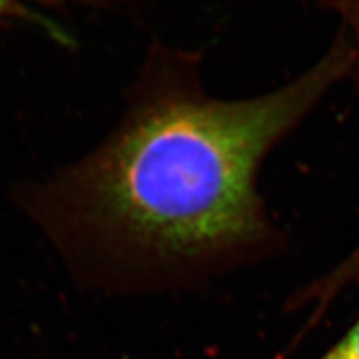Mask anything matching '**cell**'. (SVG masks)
Listing matches in <instances>:
<instances>
[{"instance_id":"cell-1","label":"cell","mask_w":359,"mask_h":359,"mask_svg":"<svg viewBox=\"0 0 359 359\" xmlns=\"http://www.w3.org/2000/svg\"><path fill=\"white\" fill-rule=\"evenodd\" d=\"M349 72L339 35L316 65L262 95L155 93L74 173L72 215L135 266H185L253 245L266 233L263 160Z\"/></svg>"},{"instance_id":"cell-2","label":"cell","mask_w":359,"mask_h":359,"mask_svg":"<svg viewBox=\"0 0 359 359\" xmlns=\"http://www.w3.org/2000/svg\"><path fill=\"white\" fill-rule=\"evenodd\" d=\"M321 359H359V321Z\"/></svg>"},{"instance_id":"cell-3","label":"cell","mask_w":359,"mask_h":359,"mask_svg":"<svg viewBox=\"0 0 359 359\" xmlns=\"http://www.w3.org/2000/svg\"><path fill=\"white\" fill-rule=\"evenodd\" d=\"M69 2H83V0H0V19L7 15H15L25 11L30 4H40V6H62Z\"/></svg>"}]
</instances>
